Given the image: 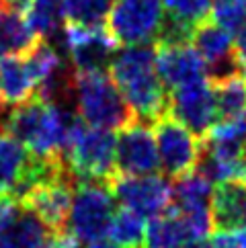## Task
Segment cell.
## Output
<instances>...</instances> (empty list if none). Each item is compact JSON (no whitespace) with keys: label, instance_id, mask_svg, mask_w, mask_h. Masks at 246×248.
Masks as SVG:
<instances>
[{"label":"cell","instance_id":"obj_1","mask_svg":"<svg viewBox=\"0 0 246 248\" xmlns=\"http://www.w3.org/2000/svg\"><path fill=\"white\" fill-rule=\"evenodd\" d=\"M109 76L136 121L150 125L169 111V93L156 74L154 43L117 49Z\"/></svg>","mask_w":246,"mask_h":248},{"label":"cell","instance_id":"obj_2","mask_svg":"<svg viewBox=\"0 0 246 248\" xmlns=\"http://www.w3.org/2000/svg\"><path fill=\"white\" fill-rule=\"evenodd\" d=\"M76 111L33 96L13 107L2 121V134L16 140L35 158H64L68 129Z\"/></svg>","mask_w":246,"mask_h":248},{"label":"cell","instance_id":"obj_3","mask_svg":"<svg viewBox=\"0 0 246 248\" xmlns=\"http://www.w3.org/2000/svg\"><path fill=\"white\" fill-rule=\"evenodd\" d=\"M64 162L76 183H109L115 176V131L91 127L74 115L68 129Z\"/></svg>","mask_w":246,"mask_h":248},{"label":"cell","instance_id":"obj_4","mask_svg":"<svg viewBox=\"0 0 246 248\" xmlns=\"http://www.w3.org/2000/svg\"><path fill=\"white\" fill-rule=\"evenodd\" d=\"M72 99L86 125L115 131L134 119L109 72L72 74Z\"/></svg>","mask_w":246,"mask_h":248},{"label":"cell","instance_id":"obj_5","mask_svg":"<svg viewBox=\"0 0 246 248\" xmlns=\"http://www.w3.org/2000/svg\"><path fill=\"white\" fill-rule=\"evenodd\" d=\"M117 211L109 183H76L66 230L78 242H96L107 238L111 219Z\"/></svg>","mask_w":246,"mask_h":248},{"label":"cell","instance_id":"obj_6","mask_svg":"<svg viewBox=\"0 0 246 248\" xmlns=\"http://www.w3.org/2000/svg\"><path fill=\"white\" fill-rule=\"evenodd\" d=\"M164 16L162 2L154 0H115L107 16L109 37L123 47L154 43Z\"/></svg>","mask_w":246,"mask_h":248},{"label":"cell","instance_id":"obj_7","mask_svg":"<svg viewBox=\"0 0 246 248\" xmlns=\"http://www.w3.org/2000/svg\"><path fill=\"white\" fill-rule=\"evenodd\" d=\"M109 189L119 207L136 211L138 216L158 217L172 205V185L164 174L150 176H121L115 174L109 181Z\"/></svg>","mask_w":246,"mask_h":248},{"label":"cell","instance_id":"obj_8","mask_svg":"<svg viewBox=\"0 0 246 248\" xmlns=\"http://www.w3.org/2000/svg\"><path fill=\"white\" fill-rule=\"evenodd\" d=\"M152 131L156 140L160 170L166 174V179H181V176L195 170L201 144L187 127L181 125L177 119H172L169 113H164L154 123Z\"/></svg>","mask_w":246,"mask_h":248},{"label":"cell","instance_id":"obj_9","mask_svg":"<svg viewBox=\"0 0 246 248\" xmlns=\"http://www.w3.org/2000/svg\"><path fill=\"white\" fill-rule=\"evenodd\" d=\"M115 174L150 176L160 174V160L150 125L131 119L115 136Z\"/></svg>","mask_w":246,"mask_h":248},{"label":"cell","instance_id":"obj_10","mask_svg":"<svg viewBox=\"0 0 246 248\" xmlns=\"http://www.w3.org/2000/svg\"><path fill=\"white\" fill-rule=\"evenodd\" d=\"M60 46L68 49L70 62L76 74H99L109 72L111 60L119 46L103 29H82L64 23L60 33Z\"/></svg>","mask_w":246,"mask_h":248},{"label":"cell","instance_id":"obj_11","mask_svg":"<svg viewBox=\"0 0 246 248\" xmlns=\"http://www.w3.org/2000/svg\"><path fill=\"white\" fill-rule=\"evenodd\" d=\"M166 113L195 138H205L207 131L217 123L215 94L209 80H199L170 91Z\"/></svg>","mask_w":246,"mask_h":248},{"label":"cell","instance_id":"obj_12","mask_svg":"<svg viewBox=\"0 0 246 248\" xmlns=\"http://www.w3.org/2000/svg\"><path fill=\"white\" fill-rule=\"evenodd\" d=\"M72 195H74V181L70 174H64L60 179L35 187L19 203V207L33 214L51 232H60V230H66L68 226Z\"/></svg>","mask_w":246,"mask_h":248},{"label":"cell","instance_id":"obj_13","mask_svg":"<svg viewBox=\"0 0 246 248\" xmlns=\"http://www.w3.org/2000/svg\"><path fill=\"white\" fill-rule=\"evenodd\" d=\"M156 74L164 88L187 86L199 80H207L203 60L191 46H156Z\"/></svg>","mask_w":246,"mask_h":248},{"label":"cell","instance_id":"obj_14","mask_svg":"<svg viewBox=\"0 0 246 248\" xmlns=\"http://www.w3.org/2000/svg\"><path fill=\"white\" fill-rule=\"evenodd\" d=\"M209 211L215 232H234L246 228V183L234 179L215 185Z\"/></svg>","mask_w":246,"mask_h":248},{"label":"cell","instance_id":"obj_15","mask_svg":"<svg viewBox=\"0 0 246 248\" xmlns=\"http://www.w3.org/2000/svg\"><path fill=\"white\" fill-rule=\"evenodd\" d=\"M191 242H201V240L195 238L187 219L170 207L162 216L152 217L146 224L142 248H183Z\"/></svg>","mask_w":246,"mask_h":248},{"label":"cell","instance_id":"obj_16","mask_svg":"<svg viewBox=\"0 0 246 248\" xmlns=\"http://www.w3.org/2000/svg\"><path fill=\"white\" fill-rule=\"evenodd\" d=\"M49 230L29 211H19L0 228V248H41Z\"/></svg>","mask_w":246,"mask_h":248},{"label":"cell","instance_id":"obj_17","mask_svg":"<svg viewBox=\"0 0 246 248\" xmlns=\"http://www.w3.org/2000/svg\"><path fill=\"white\" fill-rule=\"evenodd\" d=\"M35 96V86L16 56H0V101L2 105L16 107Z\"/></svg>","mask_w":246,"mask_h":248},{"label":"cell","instance_id":"obj_18","mask_svg":"<svg viewBox=\"0 0 246 248\" xmlns=\"http://www.w3.org/2000/svg\"><path fill=\"white\" fill-rule=\"evenodd\" d=\"M37 41L39 37L31 31L23 15L8 11V8H0V49H2V56L23 58L35 47Z\"/></svg>","mask_w":246,"mask_h":248},{"label":"cell","instance_id":"obj_19","mask_svg":"<svg viewBox=\"0 0 246 248\" xmlns=\"http://www.w3.org/2000/svg\"><path fill=\"white\" fill-rule=\"evenodd\" d=\"M212 193L214 185L205 181L199 172H189L174 179L172 185V209L177 211H197V209H209L212 205Z\"/></svg>","mask_w":246,"mask_h":248},{"label":"cell","instance_id":"obj_20","mask_svg":"<svg viewBox=\"0 0 246 248\" xmlns=\"http://www.w3.org/2000/svg\"><path fill=\"white\" fill-rule=\"evenodd\" d=\"M215 94L217 121L238 119L246 115V80L236 74L222 80H209Z\"/></svg>","mask_w":246,"mask_h":248},{"label":"cell","instance_id":"obj_21","mask_svg":"<svg viewBox=\"0 0 246 248\" xmlns=\"http://www.w3.org/2000/svg\"><path fill=\"white\" fill-rule=\"evenodd\" d=\"M29 152L19 141L0 134V197H8L27 166Z\"/></svg>","mask_w":246,"mask_h":248},{"label":"cell","instance_id":"obj_22","mask_svg":"<svg viewBox=\"0 0 246 248\" xmlns=\"http://www.w3.org/2000/svg\"><path fill=\"white\" fill-rule=\"evenodd\" d=\"M115 0H64V23L82 29H103Z\"/></svg>","mask_w":246,"mask_h":248},{"label":"cell","instance_id":"obj_23","mask_svg":"<svg viewBox=\"0 0 246 248\" xmlns=\"http://www.w3.org/2000/svg\"><path fill=\"white\" fill-rule=\"evenodd\" d=\"M64 0H33L25 21L31 27V31L39 39H49L64 27V11H62Z\"/></svg>","mask_w":246,"mask_h":248},{"label":"cell","instance_id":"obj_24","mask_svg":"<svg viewBox=\"0 0 246 248\" xmlns=\"http://www.w3.org/2000/svg\"><path fill=\"white\" fill-rule=\"evenodd\" d=\"M144 234H146V219L131 209L117 207L109 226V234H107L109 240L123 248H142Z\"/></svg>","mask_w":246,"mask_h":248},{"label":"cell","instance_id":"obj_25","mask_svg":"<svg viewBox=\"0 0 246 248\" xmlns=\"http://www.w3.org/2000/svg\"><path fill=\"white\" fill-rule=\"evenodd\" d=\"M212 0H164V13L191 27L212 19Z\"/></svg>","mask_w":246,"mask_h":248},{"label":"cell","instance_id":"obj_26","mask_svg":"<svg viewBox=\"0 0 246 248\" xmlns=\"http://www.w3.org/2000/svg\"><path fill=\"white\" fill-rule=\"evenodd\" d=\"M212 19L228 33H238L246 25V0H215Z\"/></svg>","mask_w":246,"mask_h":248},{"label":"cell","instance_id":"obj_27","mask_svg":"<svg viewBox=\"0 0 246 248\" xmlns=\"http://www.w3.org/2000/svg\"><path fill=\"white\" fill-rule=\"evenodd\" d=\"M193 29L195 27H191V25L164 13L154 43L156 46H189L193 37Z\"/></svg>","mask_w":246,"mask_h":248},{"label":"cell","instance_id":"obj_28","mask_svg":"<svg viewBox=\"0 0 246 248\" xmlns=\"http://www.w3.org/2000/svg\"><path fill=\"white\" fill-rule=\"evenodd\" d=\"M212 248H246V228L234 232H215L209 240Z\"/></svg>","mask_w":246,"mask_h":248},{"label":"cell","instance_id":"obj_29","mask_svg":"<svg viewBox=\"0 0 246 248\" xmlns=\"http://www.w3.org/2000/svg\"><path fill=\"white\" fill-rule=\"evenodd\" d=\"M41 248H82V246L74 234H70L68 230H60V232H47Z\"/></svg>","mask_w":246,"mask_h":248},{"label":"cell","instance_id":"obj_30","mask_svg":"<svg viewBox=\"0 0 246 248\" xmlns=\"http://www.w3.org/2000/svg\"><path fill=\"white\" fill-rule=\"evenodd\" d=\"M16 211H19V205H16L15 201H11L8 197H0V228H2Z\"/></svg>","mask_w":246,"mask_h":248},{"label":"cell","instance_id":"obj_31","mask_svg":"<svg viewBox=\"0 0 246 248\" xmlns=\"http://www.w3.org/2000/svg\"><path fill=\"white\" fill-rule=\"evenodd\" d=\"M234 54H236V60L240 62L246 60V25L236 33V39H234Z\"/></svg>","mask_w":246,"mask_h":248},{"label":"cell","instance_id":"obj_32","mask_svg":"<svg viewBox=\"0 0 246 248\" xmlns=\"http://www.w3.org/2000/svg\"><path fill=\"white\" fill-rule=\"evenodd\" d=\"M33 0H2V6L8 8V11H15V13H27L29 6H31Z\"/></svg>","mask_w":246,"mask_h":248},{"label":"cell","instance_id":"obj_33","mask_svg":"<svg viewBox=\"0 0 246 248\" xmlns=\"http://www.w3.org/2000/svg\"><path fill=\"white\" fill-rule=\"evenodd\" d=\"M86 248H123V246L115 244L113 240H109V238H103V240H96V242L86 244Z\"/></svg>","mask_w":246,"mask_h":248},{"label":"cell","instance_id":"obj_34","mask_svg":"<svg viewBox=\"0 0 246 248\" xmlns=\"http://www.w3.org/2000/svg\"><path fill=\"white\" fill-rule=\"evenodd\" d=\"M183 248H212V246H209L207 240H201V242H191V244L183 246Z\"/></svg>","mask_w":246,"mask_h":248},{"label":"cell","instance_id":"obj_35","mask_svg":"<svg viewBox=\"0 0 246 248\" xmlns=\"http://www.w3.org/2000/svg\"><path fill=\"white\" fill-rule=\"evenodd\" d=\"M154 2H164V0H154Z\"/></svg>","mask_w":246,"mask_h":248},{"label":"cell","instance_id":"obj_36","mask_svg":"<svg viewBox=\"0 0 246 248\" xmlns=\"http://www.w3.org/2000/svg\"><path fill=\"white\" fill-rule=\"evenodd\" d=\"M0 109H2V101H0Z\"/></svg>","mask_w":246,"mask_h":248},{"label":"cell","instance_id":"obj_37","mask_svg":"<svg viewBox=\"0 0 246 248\" xmlns=\"http://www.w3.org/2000/svg\"><path fill=\"white\" fill-rule=\"evenodd\" d=\"M0 56H2V49H0Z\"/></svg>","mask_w":246,"mask_h":248},{"label":"cell","instance_id":"obj_38","mask_svg":"<svg viewBox=\"0 0 246 248\" xmlns=\"http://www.w3.org/2000/svg\"><path fill=\"white\" fill-rule=\"evenodd\" d=\"M212 2H215V0H212Z\"/></svg>","mask_w":246,"mask_h":248},{"label":"cell","instance_id":"obj_39","mask_svg":"<svg viewBox=\"0 0 246 248\" xmlns=\"http://www.w3.org/2000/svg\"><path fill=\"white\" fill-rule=\"evenodd\" d=\"M244 183H246V181H244Z\"/></svg>","mask_w":246,"mask_h":248}]
</instances>
